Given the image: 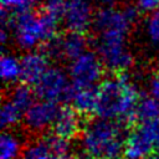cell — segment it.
Wrapping results in <instances>:
<instances>
[{
	"label": "cell",
	"instance_id": "7402d4cb",
	"mask_svg": "<svg viewBox=\"0 0 159 159\" xmlns=\"http://www.w3.org/2000/svg\"><path fill=\"white\" fill-rule=\"evenodd\" d=\"M144 30L150 45L159 47V9L149 14L144 24Z\"/></svg>",
	"mask_w": 159,
	"mask_h": 159
},
{
	"label": "cell",
	"instance_id": "9a60e30c",
	"mask_svg": "<svg viewBox=\"0 0 159 159\" xmlns=\"http://www.w3.org/2000/svg\"><path fill=\"white\" fill-rule=\"evenodd\" d=\"M137 124L149 123L159 119V101L152 96H140L135 109Z\"/></svg>",
	"mask_w": 159,
	"mask_h": 159
},
{
	"label": "cell",
	"instance_id": "f546056e",
	"mask_svg": "<svg viewBox=\"0 0 159 159\" xmlns=\"http://www.w3.org/2000/svg\"><path fill=\"white\" fill-rule=\"evenodd\" d=\"M116 159H128V158H120V157H118V158H116Z\"/></svg>",
	"mask_w": 159,
	"mask_h": 159
},
{
	"label": "cell",
	"instance_id": "6da1fadb",
	"mask_svg": "<svg viewBox=\"0 0 159 159\" xmlns=\"http://www.w3.org/2000/svg\"><path fill=\"white\" fill-rule=\"evenodd\" d=\"M140 99L137 87L123 75H114L98 86L96 114L99 118L118 122L128 130L137 125L135 109Z\"/></svg>",
	"mask_w": 159,
	"mask_h": 159
},
{
	"label": "cell",
	"instance_id": "277c9868",
	"mask_svg": "<svg viewBox=\"0 0 159 159\" xmlns=\"http://www.w3.org/2000/svg\"><path fill=\"white\" fill-rule=\"evenodd\" d=\"M125 35L120 34H102L96 41L97 55L101 58L104 68L114 75H120L128 71L134 58L127 46Z\"/></svg>",
	"mask_w": 159,
	"mask_h": 159
},
{
	"label": "cell",
	"instance_id": "52a82bcc",
	"mask_svg": "<svg viewBox=\"0 0 159 159\" xmlns=\"http://www.w3.org/2000/svg\"><path fill=\"white\" fill-rule=\"evenodd\" d=\"M104 66L97 53L87 51L68 66V76L75 87H96L103 76Z\"/></svg>",
	"mask_w": 159,
	"mask_h": 159
},
{
	"label": "cell",
	"instance_id": "f1b7e54d",
	"mask_svg": "<svg viewBox=\"0 0 159 159\" xmlns=\"http://www.w3.org/2000/svg\"><path fill=\"white\" fill-rule=\"evenodd\" d=\"M78 159H101V158H97V157H93V155H89V154H84Z\"/></svg>",
	"mask_w": 159,
	"mask_h": 159
},
{
	"label": "cell",
	"instance_id": "2e32d148",
	"mask_svg": "<svg viewBox=\"0 0 159 159\" xmlns=\"http://www.w3.org/2000/svg\"><path fill=\"white\" fill-rule=\"evenodd\" d=\"M43 138L50 149L52 159H78L76 153L72 150L70 140L60 138L52 133L43 135Z\"/></svg>",
	"mask_w": 159,
	"mask_h": 159
},
{
	"label": "cell",
	"instance_id": "5b68a950",
	"mask_svg": "<svg viewBox=\"0 0 159 159\" xmlns=\"http://www.w3.org/2000/svg\"><path fill=\"white\" fill-rule=\"evenodd\" d=\"M139 17V9L128 4L123 7H101L93 20V29L99 34L128 35Z\"/></svg>",
	"mask_w": 159,
	"mask_h": 159
},
{
	"label": "cell",
	"instance_id": "83f0119b",
	"mask_svg": "<svg viewBox=\"0 0 159 159\" xmlns=\"http://www.w3.org/2000/svg\"><path fill=\"white\" fill-rule=\"evenodd\" d=\"M144 159H159V152H154V153L149 154L148 157H145Z\"/></svg>",
	"mask_w": 159,
	"mask_h": 159
},
{
	"label": "cell",
	"instance_id": "603a6c76",
	"mask_svg": "<svg viewBox=\"0 0 159 159\" xmlns=\"http://www.w3.org/2000/svg\"><path fill=\"white\" fill-rule=\"evenodd\" d=\"M66 9V0H43L41 12L60 21L63 17Z\"/></svg>",
	"mask_w": 159,
	"mask_h": 159
},
{
	"label": "cell",
	"instance_id": "44dd1931",
	"mask_svg": "<svg viewBox=\"0 0 159 159\" xmlns=\"http://www.w3.org/2000/svg\"><path fill=\"white\" fill-rule=\"evenodd\" d=\"M41 0H1V9L11 15H19L32 11Z\"/></svg>",
	"mask_w": 159,
	"mask_h": 159
},
{
	"label": "cell",
	"instance_id": "e0dca14e",
	"mask_svg": "<svg viewBox=\"0 0 159 159\" xmlns=\"http://www.w3.org/2000/svg\"><path fill=\"white\" fill-rule=\"evenodd\" d=\"M19 159H52V157L45 138L35 137L22 147Z\"/></svg>",
	"mask_w": 159,
	"mask_h": 159
},
{
	"label": "cell",
	"instance_id": "8fae6325",
	"mask_svg": "<svg viewBox=\"0 0 159 159\" xmlns=\"http://www.w3.org/2000/svg\"><path fill=\"white\" fill-rule=\"evenodd\" d=\"M20 80L27 86H35L48 70V58L41 51H29L20 58Z\"/></svg>",
	"mask_w": 159,
	"mask_h": 159
},
{
	"label": "cell",
	"instance_id": "9c48e42d",
	"mask_svg": "<svg viewBox=\"0 0 159 159\" xmlns=\"http://www.w3.org/2000/svg\"><path fill=\"white\" fill-rule=\"evenodd\" d=\"M60 108L57 103L48 101H37L25 112L24 114V125L27 132L39 134L52 128V124L57 117Z\"/></svg>",
	"mask_w": 159,
	"mask_h": 159
},
{
	"label": "cell",
	"instance_id": "d4e9b609",
	"mask_svg": "<svg viewBox=\"0 0 159 159\" xmlns=\"http://www.w3.org/2000/svg\"><path fill=\"white\" fill-rule=\"evenodd\" d=\"M135 6L142 12H153L159 9V0H135Z\"/></svg>",
	"mask_w": 159,
	"mask_h": 159
},
{
	"label": "cell",
	"instance_id": "7c38bea8",
	"mask_svg": "<svg viewBox=\"0 0 159 159\" xmlns=\"http://www.w3.org/2000/svg\"><path fill=\"white\" fill-rule=\"evenodd\" d=\"M72 107L86 119H88L97 111L98 103V87H83L78 88L73 86V93L71 98Z\"/></svg>",
	"mask_w": 159,
	"mask_h": 159
},
{
	"label": "cell",
	"instance_id": "4fadbf2b",
	"mask_svg": "<svg viewBox=\"0 0 159 159\" xmlns=\"http://www.w3.org/2000/svg\"><path fill=\"white\" fill-rule=\"evenodd\" d=\"M61 42H62V52H63V58L70 60L71 62L83 53H86L89 46L88 37L86 34H80V32H71L67 31L65 35L61 36Z\"/></svg>",
	"mask_w": 159,
	"mask_h": 159
},
{
	"label": "cell",
	"instance_id": "5bb4252c",
	"mask_svg": "<svg viewBox=\"0 0 159 159\" xmlns=\"http://www.w3.org/2000/svg\"><path fill=\"white\" fill-rule=\"evenodd\" d=\"M35 91L30 88V86L20 82L14 84L12 87L9 88L7 92V99L11 101L16 107H19L24 114L25 112L34 104V97H35Z\"/></svg>",
	"mask_w": 159,
	"mask_h": 159
},
{
	"label": "cell",
	"instance_id": "484cf974",
	"mask_svg": "<svg viewBox=\"0 0 159 159\" xmlns=\"http://www.w3.org/2000/svg\"><path fill=\"white\" fill-rule=\"evenodd\" d=\"M149 92L150 96L159 101V70L155 71L149 81Z\"/></svg>",
	"mask_w": 159,
	"mask_h": 159
},
{
	"label": "cell",
	"instance_id": "d6986e66",
	"mask_svg": "<svg viewBox=\"0 0 159 159\" xmlns=\"http://www.w3.org/2000/svg\"><path fill=\"white\" fill-rule=\"evenodd\" d=\"M1 77L5 83H14L20 80L21 75V65L20 58L11 53H2L0 60Z\"/></svg>",
	"mask_w": 159,
	"mask_h": 159
},
{
	"label": "cell",
	"instance_id": "ba28073f",
	"mask_svg": "<svg viewBox=\"0 0 159 159\" xmlns=\"http://www.w3.org/2000/svg\"><path fill=\"white\" fill-rule=\"evenodd\" d=\"M94 15L91 0H66L62 22L67 31L86 34L93 27Z\"/></svg>",
	"mask_w": 159,
	"mask_h": 159
},
{
	"label": "cell",
	"instance_id": "7a4b0ae2",
	"mask_svg": "<svg viewBox=\"0 0 159 159\" xmlns=\"http://www.w3.org/2000/svg\"><path fill=\"white\" fill-rule=\"evenodd\" d=\"M125 127L109 119H88L82 133V145L86 154L101 159H116L124 153L128 133ZM129 132V130H128Z\"/></svg>",
	"mask_w": 159,
	"mask_h": 159
},
{
	"label": "cell",
	"instance_id": "3957f363",
	"mask_svg": "<svg viewBox=\"0 0 159 159\" xmlns=\"http://www.w3.org/2000/svg\"><path fill=\"white\" fill-rule=\"evenodd\" d=\"M58 21L34 11L19 15H11L9 27L15 43L22 50H32L42 46L57 35Z\"/></svg>",
	"mask_w": 159,
	"mask_h": 159
},
{
	"label": "cell",
	"instance_id": "ffe728a7",
	"mask_svg": "<svg viewBox=\"0 0 159 159\" xmlns=\"http://www.w3.org/2000/svg\"><path fill=\"white\" fill-rule=\"evenodd\" d=\"M21 118H24V112L19 107H16L11 101L4 98L1 106V125L4 130L11 129L17 125Z\"/></svg>",
	"mask_w": 159,
	"mask_h": 159
},
{
	"label": "cell",
	"instance_id": "4316f807",
	"mask_svg": "<svg viewBox=\"0 0 159 159\" xmlns=\"http://www.w3.org/2000/svg\"><path fill=\"white\" fill-rule=\"evenodd\" d=\"M94 2H97L98 5H101L102 7H111L116 4L117 0H93Z\"/></svg>",
	"mask_w": 159,
	"mask_h": 159
},
{
	"label": "cell",
	"instance_id": "30bf717a",
	"mask_svg": "<svg viewBox=\"0 0 159 159\" xmlns=\"http://www.w3.org/2000/svg\"><path fill=\"white\" fill-rule=\"evenodd\" d=\"M82 119L83 117L72 106H62L60 107L57 117L52 124V134L66 140L82 137L86 125L83 124Z\"/></svg>",
	"mask_w": 159,
	"mask_h": 159
},
{
	"label": "cell",
	"instance_id": "8992f818",
	"mask_svg": "<svg viewBox=\"0 0 159 159\" xmlns=\"http://www.w3.org/2000/svg\"><path fill=\"white\" fill-rule=\"evenodd\" d=\"M35 94L41 101L48 102H71L73 84L70 83L67 73L57 66H51L34 86Z\"/></svg>",
	"mask_w": 159,
	"mask_h": 159
},
{
	"label": "cell",
	"instance_id": "cb8c5ba5",
	"mask_svg": "<svg viewBox=\"0 0 159 159\" xmlns=\"http://www.w3.org/2000/svg\"><path fill=\"white\" fill-rule=\"evenodd\" d=\"M48 60H58L63 58V52H62V42H61V36H56L52 40L45 42L41 46L40 50Z\"/></svg>",
	"mask_w": 159,
	"mask_h": 159
},
{
	"label": "cell",
	"instance_id": "ac0fdd59",
	"mask_svg": "<svg viewBox=\"0 0 159 159\" xmlns=\"http://www.w3.org/2000/svg\"><path fill=\"white\" fill-rule=\"evenodd\" d=\"M22 147L24 145H21L19 137H16L12 132H10V129L4 130L0 139V149H1L0 159H19Z\"/></svg>",
	"mask_w": 159,
	"mask_h": 159
}]
</instances>
